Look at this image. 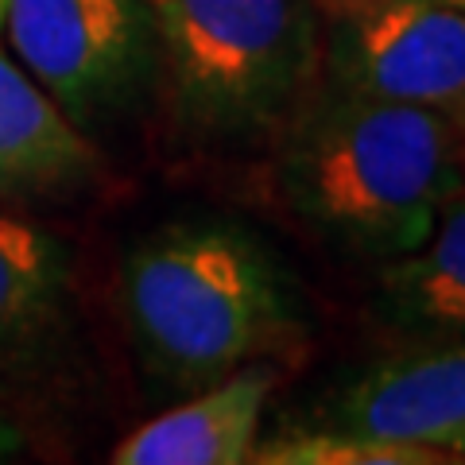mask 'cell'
I'll list each match as a JSON object with an SVG mask.
<instances>
[{"label": "cell", "mask_w": 465, "mask_h": 465, "mask_svg": "<svg viewBox=\"0 0 465 465\" xmlns=\"http://www.w3.org/2000/svg\"><path fill=\"white\" fill-rule=\"evenodd\" d=\"M5 35L82 133L128 113L159 78L152 0H8Z\"/></svg>", "instance_id": "277c9868"}, {"label": "cell", "mask_w": 465, "mask_h": 465, "mask_svg": "<svg viewBox=\"0 0 465 465\" xmlns=\"http://www.w3.org/2000/svg\"><path fill=\"white\" fill-rule=\"evenodd\" d=\"M446 454H450V461H465V430L458 434V439L446 442Z\"/></svg>", "instance_id": "4fadbf2b"}, {"label": "cell", "mask_w": 465, "mask_h": 465, "mask_svg": "<svg viewBox=\"0 0 465 465\" xmlns=\"http://www.w3.org/2000/svg\"><path fill=\"white\" fill-rule=\"evenodd\" d=\"M70 302V249L0 206V376L27 369L51 345Z\"/></svg>", "instance_id": "30bf717a"}, {"label": "cell", "mask_w": 465, "mask_h": 465, "mask_svg": "<svg viewBox=\"0 0 465 465\" xmlns=\"http://www.w3.org/2000/svg\"><path fill=\"white\" fill-rule=\"evenodd\" d=\"M280 194L314 232L372 260L419 249L465 194V124L326 85L280 128Z\"/></svg>", "instance_id": "6da1fadb"}, {"label": "cell", "mask_w": 465, "mask_h": 465, "mask_svg": "<svg viewBox=\"0 0 465 465\" xmlns=\"http://www.w3.org/2000/svg\"><path fill=\"white\" fill-rule=\"evenodd\" d=\"M326 85L465 124V16L439 0H357L322 43Z\"/></svg>", "instance_id": "5b68a950"}, {"label": "cell", "mask_w": 465, "mask_h": 465, "mask_svg": "<svg viewBox=\"0 0 465 465\" xmlns=\"http://www.w3.org/2000/svg\"><path fill=\"white\" fill-rule=\"evenodd\" d=\"M318 427L411 446H439L465 430V341L423 345L357 376Z\"/></svg>", "instance_id": "8992f818"}, {"label": "cell", "mask_w": 465, "mask_h": 465, "mask_svg": "<svg viewBox=\"0 0 465 465\" xmlns=\"http://www.w3.org/2000/svg\"><path fill=\"white\" fill-rule=\"evenodd\" d=\"M260 465H442L450 461L439 446H411L369 439V434L338 427H291L268 442H256L252 458Z\"/></svg>", "instance_id": "8fae6325"}, {"label": "cell", "mask_w": 465, "mask_h": 465, "mask_svg": "<svg viewBox=\"0 0 465 465\" xmlns=\"http://www.w3.org/2000/svg\"><path fill=\"white\" fill-rule=\"evenodd\" d=\"M439 5H446V8H454V12H461V16H465V0H439Z\"/></svg>", "instance_id": "5bb4252c"}, {"label": "cell", "mask_w": 465, "mask_h": 465, "mask_svg": "<svg viewBox=\"0 0 465 465\" xmlns=\"http://www.w3.org/2000/svg\"><path fill=\"white\" fill-rule=\"evenodd\" d=\"M152 16L174 121L198 140L280 133L322 78L314 0H152Z\"/></svg>", "instance_id": "3957f363"}, {"label": "cell", "mask_w": 465, "mask_h": 465, "mask_svg": "<svg viewBox=\"0 0 465 465\" xmlns=\"http://www.w3.org/2000/svg\"><path fill=\"white\" fill-rule=\"evenodd\" d=\"M376 322L407 345L465 341V194L439 213L419 249L384 260Z\"/></svg>", "instance_id": "9c48e42d"}, {"label": "cell", "mask_w": 465, "mask_h": 465, "mask_svg": "<svg viewBox=\"0 0 465 465\" xmlns=\"http://www.w3.org/2000/svg\"><path fill=\"white\" fill-rule=\"evenodd\" d=\"M5 16H8V0H0V35H5Z\"/></svg>", "instance_id": "9a60e30c"}, {"label": "cell", "mask_w": 465, "mask_h": 465, "mask_svg": "<svg viewBox=\"0 0 465 465\" xmlns=\"http://www.w3.org/2000/svg\"><path fill=\"white\" fill-rule=\"evenodd\" d=\"M97 167L90 136L16 58L0 51V206L74 194Z\"/></svg>", "instance_id": "ba28073f"}, {"label": "cell", "mask_w": 465, "mask_h": 465, "mask_svg": "<svg viewBox=\"0 0 465 465\" xmlns=\"http://www.w3.org/2000/svg\"><path fill=\"white\" fill-rule=\"evenodd\" d=\"M275 369L264 361L232 369L191 391L179 407L136 427L109 454L116 465H241L252 458Z\"/></svg>", "instance_id": "52a82bcc"}, {"label": "cell", "mask_w": 465, "mask_h": 465, "mask_svg": "<svg viewBox=\"0 0 465 465\" xmlns=\"http://www.w3.org/2000/svg\"><path fill=\"white\" fill-rule=\"evenodd\" d=\"M121 307L140 369L198 391L302 333L299 291L264 241L229 222H174L121 264Z\"/></svg>", "instance_id": "7a4b0ae2"}, {"label": "cell", "mask_w": 465, "mask_h": 465, "mask_svg": "<svg viewBox=\"0 0 465 465\" xmlns=\"http://www.w3.org/2000/svg\"><path fill=\"white\" fill-rule=\"evenodd\" d=\"M24 450H27V434H24V427H20L8 411H0V465L24 458Z\"/></svg>", "instance_id": "7c38bea8"}]
</instances>
